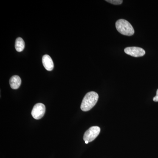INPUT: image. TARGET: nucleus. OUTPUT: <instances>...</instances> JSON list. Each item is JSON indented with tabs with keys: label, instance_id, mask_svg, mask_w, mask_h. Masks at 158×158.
<instances>
[{
	"label": "nucleus",
	"instance_id": "39448f33",
	"mask_svg": "<svg viewBox=\"0 0 158 158\" xmlns=\"http://www.w3.org/2000/svg\"><path fill=\"white\" fill-rule=\"evenodd\" d=\"M125 53L134 57H140L144 56L145 54V51L141 48L137 47H130L125 48Z\"/></svg>",
	"mask_w": 158,
	"mask_h": 158
},
{
	"label": "nucleus",
	"instance_id": "0eeeda50",
	"mask_svg": "<svg viewBox=\"0 0 158 158\" xmlns=\"http://www.w3.org/2000/svg\"><path fill=\"white\" fill-rule=\"evenodd\" d=\"M9 84L12 89H18L21 84V80L20 77L17 75L13 76L11 77L9 80Z\"/></svg>",
	"mask_w": 158,
	"mask_h": 158
},
{
	"label": "nucleus",
	"instance_id": "f257e3e1",
	"mask_svg": "<svg viewBox=\"0 0 158 158\" xmlns=\"http://www.w3.org/2000/svg\"><path fill=\"white\" fill-rule=\"evenodd\" d=\"M98 94L94 91L88 92L82 100L81 110L84 112H87L91 110L96 105L98 99Z\"/></svg>",
	"mask_w": 158,
	"mask_h": 158
},
{
	"label": "nucleus",
	"instance_id": "6e6552de",
	"mask_svg": "<svg viewBox=\"0 0 158 158\" xmlns=\"http://www.w3.org/2000/svg\"><path fill=\"white\" fill-rule=\"evenodd\" d=\"M25 42L23 40L21 37L16 39L15 42V48L18 52H21L25 48Z\"/></svg>",
	"mask_w": 158,
	"mask_h": 158
},
{
	"label": "nucleus",
	"instance_id": "7ed1b4c3",
	"mask_svg": "<svg viewBox=\"0 0 158 158\" xmlns=\"http://www.w3.org/2000/svg\"><path fill=\"white\" fill-rule=\"evenodd\" d=\"M100 128L98 126H93L88 129L84 134V141L91 142L98 136L100 133Z\"/></svg>",
	"mask_w": 158,
	"mask_h": 158
},
{
	"label": "nucleus",
	"instance_id": "423d86ee",
	"mask_svg": "<svg viewBox=\"0 0 158 158\" xmlns=\"http://www.w3.org/2000/svg\"><path fill=\"white\" fill-rule=\"evenodd\" d=\"M42 63L45 69L48 71H52L54 69V63L51 57L45 55L42 57Z\"/></svg>",
	"mask_w": 158,
	"mask_h": 158
},
{
	"label": "nucleus",
	"instance_id": "9b49d317",
	"mask_svg": "<svg viewBox=\"0 0 158 158\" xmlns=\"http://www.w3.org/2000/svg\"><path fill=\"white\" fill-rule=\"evenodd\" d=\"M85 142L86 144H88V143H89V142H88V141H85Z\"/></svg>",
	"mask_w": 158,
	"mask_h": 158
},
{
	"label": "nucleus",
	"instance_id": "f03ea898",
	"mask_svg": "<svg viewBox=\"0 0 158 158\" xmlns=\"http://www.w3.org/2000/svg\"><path fill=\"white\" fill-rule=\"evenodd\" d=\"M116 27L117 31L123 35L131 36L135 33L132 26L125 19H120L117 20L116 23Z\"/></svg>",
	"mask_w": 158,
	"mask_h": 158
},
{
	"label": "nucleus",
	"instance_id": "1a4fd4ad",
	"mask_svg": "<svg viewBox=\"0 0 158 158\" xmlns=\"http://www.w3.org/2000/svg\"><path fill=\"white\" fill-rule=\"evenodd\" d=\"M106 2L115 5H119L123 2L122 0H106Z\"/></svg>",
	"mask_w": 158,
	"mask_h": 158
},
{
	"label": "nucleus",
	"instance_id": "20e7f679",
	"mask_svg": "<svg viewBox=\"0 0 158 158\" xmlns=\"http://www.w3.org/2000/svg\"><path fill=\"white\" fill-rule=\"evenodd\" d=\"M45 106L43 104H36L33 107L31 112V115L33 118L36 119H39L42 118L45 113Z\"/></svg>",
	"mask_w": 158,
	"mask_h": 158
},
{
	"label": "nucleus",
	"instance_id": "9d476101",
	"mask_svg": "<svg viewBox=\"0 0 158 158\" xmlns=\"http://www.w3.org/2000/svg\"><path fill=\"white\" fill-rule=\"evenodd\" d=\"M153 101L155 102H158V89L157 90L156 96H155L153 98Z\"/></svg>",
	"mask_w": 158,
	"mask_h": 158
}]
</instances>
